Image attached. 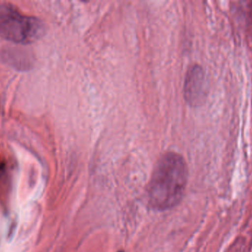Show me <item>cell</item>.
Instances as JSON below:
<instances>
[{
	"label": "cell",
	"mask_w": 252,
	"mask_h": 252,
	"mask_svg": "<svg viewBox=\"0 0 252 252\" xmlns=\"http://www.w3.org/2000/svg\"><path fill=\"white\" fill-rule=\"evenodd\" d=\"M188 167L182 155L167 152L156 165L148 187L150 204L157 210H167L179 204L188 183Z\"/></svg>",
	"instance_id": "1"
},
{
	"label": "cell",
	"mask_w": 252,
	"mask_h": 252,
	"mask_svg": "<svg viewBox=\"0 0 252 252\" xmlns=\"http://www.w3.org/2000/svg\"><path fill=\"white\" fill-rule=\"evenodd\" d=\"M44 33V25L38 18L22 14L14 6L0 5V37L28 44L38 40Z\"/></svg>",
	"instance_id": "2"
},
{
	"label": "cell",
	"mask_w": 252,
	"mask_h": 252,
	"mask_svg": "<svg viewBox=\"0 0 252 252\" xmlns=\"http://www.w3.org/2000/svg\"><path fill=\"white\" fill-rule=\"evenodd\" d=\"M185 97L192 106H199L206 100L208 93L205 72L200 65L191 66L185 77Z\"/></svg>",
	"instance_id": "3"
}]
</instances>
